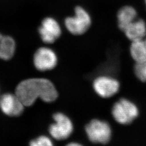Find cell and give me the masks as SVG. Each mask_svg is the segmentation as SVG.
Wrapping results in <instances>:
<instances>
[{"label": "cell", "instance_id": "7c38bea8", "mask_svg": "<svg viewBox=\"0 0 146 146\" xmlns=\"http://www.w3.org/2000/svg\"><path fill=\"white\" fill-rule=\"evenodd\" d=\"M15 51V42L10 36L0 34V58L9 60L14 56Z\"/></svg>", "mask_w": 146, "mask_h": 146}, {"label": "cell", "instance_id": "9a60e30c", "mask_svg": "<svg viewBox=\"0 0 146 146\" xmlns=\"http://www.w3.org/2000/svg\"><path fill=\"white\" fill-rule=\"evenodd\" d=\"M30 145L31 146H52L53 144L50 139L48 137L41 136L31 141Z\"/></svg>", "mask_w": 146, "mask_h": 146}, {"label": "cell", "instance_id": "5bb4252c", "mask_svg": "<svg viewBox=\"0 0 146 146\" xmlns=\"http://www.w3.org/2000/svg\"><path fill=\"white\" fill-rule=\"evenodd\" d=\"M134 73L136 77L142 82H146V61L136 63Z\"/></svg>", "mask_w": 146, "mask_h": 146}, {"label": "cell", "instance_id": "7a4b0ae2", "mask_svg": "<svg viewBox=\"0 0 146 146\" xmlns=\"http://www.w3.org/2000/svg\"><path fill=\"white\" fill-rule=\"evenodd\" d=\"M137 107L131 101L121 99L116 102L112 108V115L115 121L121 125H128L138 116Z\"/></svg>", "mask_w": 146, "mask_h": 146}, {"label": "cell", "instance_id": "3957f363", "mask_svg": "<svg viewBox=\"0 0 146 146\" xmlns=\"http://www.w3.org/2000/svg\"><path fill=\"white\" fill-rule=\"evenodd\" d=\"M91 22V18L88 12L82 7L78 6L75 8V15L67 17L64 25L71 34L80 35L87 31Z\"/></svg>", "mask_w": 146, "mask_h": 146}, {"label": "cell", "instance_id": "52a82bcc", "mask_svg": "<svg viewBox=\"0 0 146 146\" xmlns=\"http://www.w3.org/2000/svg\"><path fill=\"white\" fill-rule=\"evenodd\" d=\"M93 88L95 92L101 97L108 98L118 92L120 84L115 78L102 76L94 80Z\"/></svg>", "mask_w": 146, "mask_h": 146}, {"label": "cell", "instance_id": "30bf717a", "mask_svg": "<svg viewBox=\"0 0 146 146\" xmlns=\"http://www.w3.org/2000/svg\"><path fill=\"white\" fill-rule=\"evenodd\" d=\"M123 31L131 42L143 40L146 35V25L142 20H135L126 27Z\"/></svg>", "mask_w": 146, "mask_h": 146}, {"label": "cell", "instance_id": "277c9868", "mask_svg": "<svg viewBox=\"0 0 146 146\" xmlns=\"http://www.w3.org/2000/svg\"><path fill=\"white\" fill-rule=\"evenodd\" d=\"M85 130L89 140L95 143L107 144L111 139V128L107 122L104 121H91L86 126Z\"/></svg>", "mask_w": 146, "mask_h": 146}, {"label": "cell", "instance_id": "ac0fdd59", "mask_svg": "<svg viewBox=\"0 0 146 146\" xmlns=\"http://www.w3.org/2000/svg\"></svg>", "mask_w": 146, "mask_h": 146}, {"label": "cell", "instance_id": "6da1fadb", "mask_svg": "<svg viewBox=\"0 0 146 146\" xmlns=\"http://www.w3.org/2000/svg\"><path fill=\"white\" fill-rule=\"evenodd\" d=\"M16 95L25 106H31L38 98L46 102H52L58 98L56 89L46 78H33L22 81L16 88Z\"/></svg>", "mask_w": 146, "mask_h": 146}, {"label": "cell", "instance_id": "8992f818", "mask_svg": "<svg viewBox=\"0 0 146 146\" xmlns=\"http://www.w3.org/2000/svg\"><path fill=\"white\" fill-rule=\"evenodd\" d=\"M58 63L56 54L47 47L39 48L34 54V64L37 70L47 71L55 68Z\"/></svg>", "mask_w": 146, "mask_h": 146}, {"label": "cell", "instance_id": "2e32d148", "mask_svg": "<svg viewBox=\"0 0 146 146\" xmlns=\"http://www.w3.org/2000/svg\"><path fill=\"white\" fill-rule=\"evenodd\" d=\"M81 145L78 143H75V142H74V143H70L68 145V146H81Z\"/></svg>", "mask_w": 146, "mask_h": 146}, {"label": "cell", "instance_id": "4fadbf2b", "mask_svg": "<svg viewBox=\"0 0 146 146\" xmlns=\"http://www.w3.org/2000/svg\"><path fill=\"white\" fill-rule=\"evenodd\" d=\"M130 52L136 63L146 61V46L144 39L131 42Z\"/></svg>", "mask_w": 146, "mask_h": 146}, {"label": "cell", "instance_id": "5b68a950", "mask_svg": "<svg viewBox=\"0 0 146 146\" xmlns=\"http://www.w3.org/2000/svg\"><path fill=\"white\" fill-rule=\"evenodd\" d=\"M55 123L50 125L49 131L50 135L57 140L67 139L72 134L73 125L67 116L61 113L53 115Z\"/></svg>", "mask_w": 146, "mask_h": 146}, {"label": "cell", "instance_id": "8fae6325", "mask_svg": "<svg viewBox=\"0 0 146 146\" xmlns=\"http://www.w3.org/2000/svg\"><path fill=\"white\" fill-rule=\"evenodd\" d=\"M117 16L119 27L121 31H123L126 27L135 20L137 12L133 7L125 6L120 9Z\"/></svg>", "mask_w": 146, "mask_h": 146}, {"label": "cell", "instance_id": "e0dca14e", "mask_svg": "<svg viewBox=\"0 0 146 146\" xmlns=\"http://www.w3.org/2000/svg\"><path fill=\"white\" fill-rule=\"evenodd\" d=\"M144 41H145V44H146V39H145V40H144Z\"/></svg>", "mask_w": 146, "mask_h": 146}, {"label": "cell", "instance_id": "ba28073f", "mask_svg": "<svg viewBox=\"0 0 146 146\" xmlns=\"http://www.w3.org/2000/svg\"><path fill=\"white\" fill-rule=\"evenodd\" d=\"M38 32L42 41L50 44L55 42L61 34V29L58 23L52 17H46L42 22Z\"/></svg>", "mask_w": 146, "mask_h": 146}, {"label": "cell", "instance_id": "9c48e42d", "mask_svg": "<svg viewBox=\"0 0 146 146\" xmlns=\"http://www.w3.org/2000/svg\"><path fill=\"white\" fill-rule=\"evenodd\" d=\"M24 107L25 105L16 94H5L0 98V108L8 116H20L23 111Z\"/></svg>", "mask_w": 146, "mask_h": 146}]
</instances>
